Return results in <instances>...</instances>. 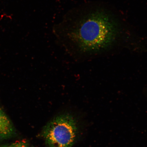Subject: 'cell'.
<instances>
[{
	"mask_svg": "<svg viewBox=\"0 0 147 147\" xmlns=\"http://www.w3.org/2000/svg\"><path fill=\"white\" fill-rule=\"evenodd\" d=\"M76 119L69 114L55 117L44 127L41 135L46 147H72L78 132Z\"/></svg>",
	"mask_w": 147,
	"mask_h": 147,
	"instance_id": "7a4b0ae2",
	"label": "cell"
},
{
	"mask_svg": "<svg viewBox=\"0 0 147 147\" xmlns=\"http://www.w3.org/2000/svg\"><path fill=\"white\" fill-rule=\"evenodd\" d=\"M16 134L15 129L11 121L0 108V140L11 138Z\"/></svg>",
	"mask_w": 147,
	"mask_h": 147,
	"instance_id": "3957f363",
	"label": "cell"
},
{
	"mask_svg": "<svg viewBox=\"0 0 147 147\" xmlns=\"http://www.w3.org/2000/svg\"><path fill=\"white\" fill-rule=\"evenodd\" d=\"M5 147V146H4V147Z\"/></svg>",
	"mask_w": 147,
	"mask_h": 147,
	"instance_id": "5b68a950",
	"label": "cell"
},
{
	"mask_svg": "<svg viewBox=\"0 0 147 147\" xmlns=\"http://www.w3.org/2000/svg\"><path fill=\"white\" fill-rule=\"evenodd\" d=\"M53 31L81 52L93 53L110 47L117 37L118 28L114 20L106 12L88 11L79 6L68 12L55 25Z\"/></svg>",
	"mask_w": 147,
	"mask_h": 147,
	"instance_id": "6da1fadb",
	"label": "cell"
},
{
	"mask_svg": "<svg viewBox=\"0 0 147 147\" xmlns=\"http://www.w3.org/2000/svg\"><path fill=\"white\" fill-rule=\"evenodd\" d=\"M5 147H28V146L25 141H18Z\"/></svg>",
	"mask_w": 147,
	"mask_h": 147,
	"instance_id": "277c9868",
	"label": "cell"
}]
</instances>
